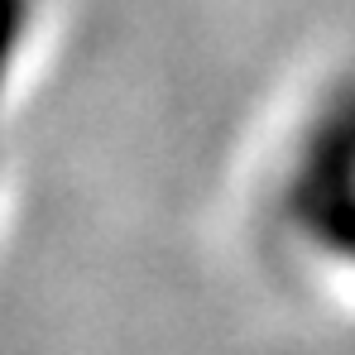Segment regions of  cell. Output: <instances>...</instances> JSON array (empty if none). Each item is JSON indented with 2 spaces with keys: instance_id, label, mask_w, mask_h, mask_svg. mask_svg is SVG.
Instances as JSON below:
<instances>
[{
  "instance_id": "cell-1",
  "label": "cell",
  "mask_w": 355,
  "mask_h": 355,
  "mask_svg": "<svg viewBox=\"0 0 355 355\" xmlns=\"http://www.w3.org/2000/svg\"><path fill=\"white\" fill-rule=\"evenodd\" d=\"M284 211L302 240H312L322 254L355 264V182H336L322 192L284 197Z\"/></svg>"
},
{
  "instance_id": "cell-2",
  "label": "cell",
  "mask_w": 355,
  "mask_h": 355,
  "mask_svg": "<svg viewBox=\"0 0 355 355\" xmlns=\"http://www.w3.org/2000/svg\"><path fill=\"white\" fill-rule=\"evenodd\" d=\"M29 24H34V0H0V101L15 82V62L24 53Z\"/></svg>"
}]
</instances>
